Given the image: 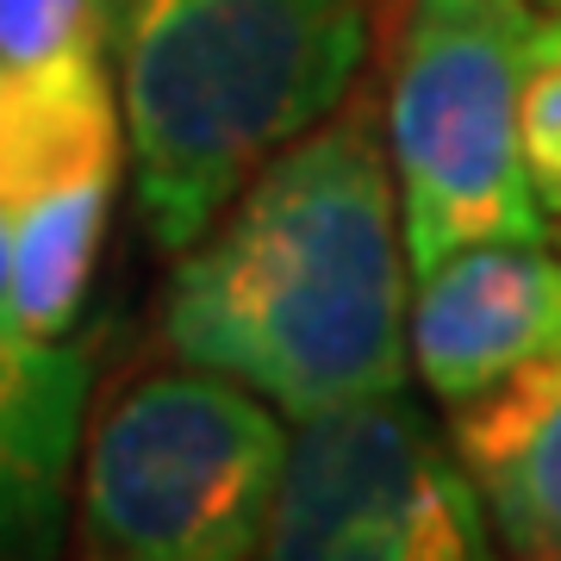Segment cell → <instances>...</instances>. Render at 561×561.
<instances>
[{
	"label": "cell",
	"instance_id": "obj_7",
	"mask_svg": "<svg viewBox=\"0 0 561 561\" xmlns=\"http://www.w3.org/2000/svg\"><path fill=\"white\" fill-rule=\"evenodd\" d=\"M94 400V343L38 331L13 287L0 219V556L62 549L76 512V461Z\"/></svg>",
	"mask_w": 561,
	"mask_h": 561
},
{
	"label": "cell",
	"instance_id": "obj_14",
	"mask_svg": "<svg viewBox=\"0 0 561 561\" xmlns=\"http://www.w3.org/2000/svg\"><path fill=\"white\" fill-rule=\"evenodd\" d=\"M549 225H556V238H561V219H549Z\"/></svg>",
	"mask_w": 561,
	"mask_h": 561
},
{
	"label": "cell",
	"instance_id": "obj_9",
	"mask_svg": "<svg viewBox=\"0 0 561 561\" xmlns=\"http://www.w3.org/2000/svg\"><path fill=\"white\" fill-rule=\"evenodd\" d=\"M119 181H125V138H106L50 157L0 206L7 250H13V287H20L25 319L38 331H81Z\"/></svg>",
	"mask_w": 561,
	"mask_h": 561
},
{
	"label": "cell",
	"instance_id": "obj_3",
	"mask_svg": "<svg viewBox=\"0 0 561 561\" xmlns=\"http://www.w3.org/2000/svg\"><path fill=\"white\" fill-rule=\"evenodd\" d=\"M287 461V419L250 387L175 362L88 424L76 537L113 561H250Z\"/></svg>",
	"mask_w": 561,
	"mask_h": 561
},
{
	"label": "cell",
	"instance_id": "obj_13",
	"mask_svg": "<svg viewBox=\"0 0 561 561\" xmlns=\"http://www.w3.org/2000/svg\"><path fill=\"white\" fill-rule=\"evenodd\" d=\"M537 7H561V0H537Z\"/></svg>",
	"mask_w": 561,
	"mask_h": 561
},
{
	"label": "cell",
	"instance_id": "obj_11",
	"mask_svg": "<svg viewBox=\"0 0 561 561\" xmlns=\"http://www.w3.org/2000/svg\"><path fill=\"white\" fill-rule=\"evenodd\" d=\"M518 144L530 187L549 219H561V7H537L518 81Z\"/></svg>",
	"mask_w": 561,
	"mask_h": 561
},
{
	"label": "cell",
	"instance_id": "obj_12",
	"mask_svg": "<svg viewBox=\"0 0 561 561\" xmlns=\"http://www.w3.org/2000/svg\"><path fill=\"white\" fill-rule=\"evenodd\" d=\"M0 88H7V62H0Z\"/></svg>",
	"mask_w": 561,
	"mask_h": 561
},
{
	"label": "cell",
	"instance_id": "obj_8",
	"mask_svg": "<svg viewBox=\"0 0 561 561\" xmlns=\"http://www.w3.org/2000/svg\"><path fill=\"white\" fill-rule=\"evenodd\" d=\"M449 443L486 505L493 549L561 561V356L449 405Z\"/></svg>",
	"mask_w": 561,
	"mask_h": 561
},
{
	"label": "cell",
	"instance_id": "obj_2",
	"mask_svg": "<svg viewBox=\"0 0 561 561\" xmlns=\"http://www.w3.org/2000/svg\"><path fill=\"white\" fill-rule=\"evenodd\" d=\"M368 44V0H131L113 101L144 238L181 256L262 162L356 94Z\"/></svg>",
	"mask_w": 561,
	"mask_h": 561
},
{
	"label": "cell",
	"instance_id": "obj_10",
	"mask_svg": "<svg viewBox=\"0 0 561 561\" xmlns=\"http://www.w3.org/2000/svg\"><path fill=\"white\" fill-rule=\"evenodd\" d=\"M131 0H0V62L32 101L113 94V44Z\"/></svg>",
	"mask_w": 561,
	"mask_h": 561
},
{
	"label": "cell",
	"instance_id": "obj_5",
	"mask_svg": "<svg viewBox=\"0 0 561 561\" xmlns=\"http://www.w3.org/2000/svg\"><path fill=\"white\" fill-rule=\"evenodd\" d=\"M262 556L275 561H474L486 505L449 431L405 387L287 424Z\"/></svg>",
	"mask_w": 561,
	"mask_h": 561
},
{
	"label": "cell",
	"instance_id": "obj_6",
	"mask_svg": "<svg viewBox=\"0 0 561 561\" xmlns=\"http://www.w3.org/2000/svg\"><path fill=\"white\" fill-rule=\"evenodd\" d=\"M412 375L437 405H461L530 362L561 356V238H493L412 275Z\"/></svg>",
	"mask_w": 561,
	"mask_h": 561
},
{
	"label": "cell",
	"instance_id": "obj_1",
	"mask_svg": "<svg viewBox=\"0 0 561 561\" xmlns=\"http://www.w3.org/2000/svg\"><path fill=\"white\" fill-rule=\"evenodd\" d=\"M412 256L368 94L262 162L175 256L169 356L250 387L280 419L368 400L412 375Z\"/></svg>",
	"mask_w": 561,
	"mask_h": 561
},
{
	"label": "cell",
	"instance_id": "obj_4",
	"mask_svg": "<svg viewBox=\"0 0 561 561\" xmlns=\"http://www.w3.org/2000/svg\"><path fill=\"white\" fill-rule=\"evenodd\" d=\"M530 25L537 0H405L381 138L412 275L449 250L549 225L518 144Z\"/></svg>",
	"mask_w": 561,
	"mask_h": 561
}]
</instances>
